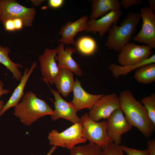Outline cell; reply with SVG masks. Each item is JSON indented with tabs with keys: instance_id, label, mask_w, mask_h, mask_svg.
Here are the masks:
<instances>
[{
	"instance_id": "9",
	"label": "cell",
	"mask_w": 155,
	"mask_h": 155,
	"mask_svg": "<svg viewBox=\"0 0 155 155\" xmlns=\"http://www.w3.org/2000/svg\"><path fill=\"white\" fill-rule=\"evenodd\" d=\"M121 109L119 96L115 93L103 96L90 109L88 114L94 121L98 122L108 119L116 110Z\"/></svg>"
},
{
	"instance_id": "26",
	"label": "cell",
	"mask_w": 155,
	"mask_h": 155,
	"mask_svg": "<svg viewBox=\"0 0 155 155\" xmlns=\"http://www.w3.org/2000/svg\"><path fill=\"white\" fill-rule=\"evenodd\" d=\"M104 155H125L120 145L111 142L103 149Z\"/></svg>"
},
{
	"instance_id": "23",
	"label": "cell",
	"mask_w": 155,
	"mask_h": 155,
	"mask_svg": "<svg viewBox=\"0 0 155 155\" xmlns=\"http://www.w3.org/2000/svg\"><path fill=\"white\" fill-rule=\"evenodd\" d=\"M75 45L80 53L86 55H92L97 48L96 40L88 36H83L79 38L75 42Z\"/></svg>"
},
{
	"instance_id": "24",
	"label": "cell",
	"mask_w": 155,
	"mask_h": 155,
	"mask_svg": "<svg viewBox=\"0 0 155 155\" xmlns=\"http://www.w3.org/2000/svg\"><path fill=\"white\" fill-rule=\"evenodd\" d=\"M69 155H104L103 149L97 145L90 143L76 146L70 150Z\"/></svg>"
},
{
	"instance_id": "19",
	"label": "cell",
	"mask_w": 155,
	"mask_h": 155,
	"mask_svg": "<svg viewBox=\"0 0 155 155\" xmlns=\"http://www.w3.org/2000/svg\"><path fill=\"white\" fill-rule=\"evenodd\" d=\"M54 83L59 93L65 97H67L72 91L74 85L73 72L66 69H60Z\"/></svg>"
},
{
	"instance_id": "2",
	"label": "cell",
	"mask_w": 155,
	"mask_h": 155,
	"mask_svg": "<svg viewBox=\"0 0 155 155\" xmlns=\"http://www.w3.org/2000/svg\"><path fill=\"white\" fill-rule=\"evenodd\" d=\"M53 112L45 100L29 91L24 94L22 101L15 107L14 114L23 124L29 126L42 117L51 115Z\"/></svg>"
},
{
	"instance_id": "25",
	"label": "cell",
	"mask_w": 155,
	"mask_h": 155,
	"mask_svg": "<svg viewBox=\"0 0 155 155\" xmlns=\"http://www.w3.org/2000/svg\"><path fill=\"white\" fill-rule=\"evenodd\" d=\"M141 102L147 111L151 123L155 127V94L142 98Z\"/></svg>"
},
{
	"instance_id": "5",
	"label": "cell",
	"mask_w": 155,
	"mask_h": 155,
	"mask_svg": "<svg viewBox=\"0 0 155 155\" xmlns=\"http://www.w3.org/2000/svg\"><path fill=\"white\" fill-rule=\"evenodd\" d=\"M48 138L51 145L69 150L87 141L83 137L81 123L73 124L61 132L53 129L49 133Z\"/></svg>"
},
{
	"instance_id": "16",
	"label": "cell",
	"mask_w": 155,
	"mask_h": 155,
	"mask_svg": "<svg viewBox=\"0 0 155 155\" xmlns=\"http://www.w3.org/2000/svg\"><path fill=\"white\" fill-rule=\"evenodd\" d=\"M57 55L55 60L58 61V66L59 69H66L74 73L78 76L82 75V72L78 64L72 58V55L74 53L75 49L72 47L64 49V44L60 43L57 48Z\"/></svg>"
},
{
	"instance_id": "21",
	"label": "cell",
	"mask_w": 155,
	"mask_h": 155,
	"mask_svg": "<svg viewBox=\"0 0 155 155\" xmlns=\"http://www.w3.org/2000/svg\"><path fill=\"white\" fill-rule=\"evenodd\" d=\"M155 63V54L138 64L131 65L122 66L112 63L109 66V69L113 77L117 78L122 75H125L131 71L137 69L144 65Z\"/></svg>"
},
{
	"instance_id": "22",
	"label": "cell",
	"mask_w": 155,
	"mask_h": 155,
	"mask_svg": "<svg viewBox=\"0 0 155 155\" xmlns=\"http://www.w3.org/2000/svg\"><path fill=\"white\" fill-rule=\"evenodd\" d=\"M133 77L138 82L149 84L155 82V63L144 65L135 71Z\"/></svg>"
},
{
	"instance_id": "30",
	"label": "cell",
	"mask_w": 155,
	"mask_h": 155,
	"mask_svg": "<svg viewBox=\"0 0 155 155\" xmlns=\"http://www.w3.org/2000/svg\"><path fill=\"white\" fill-rule=\"evenodd\" d=\"M147 155H155V140L152 139L147 141Z\"/></svg>"
},
{
	"instance_id": "1",
	"label": "cell",
	"mask_w": 155,
	"mask_h": 155,
	"mask_svg": "<svg viewBox=\"0 0 155 155\" xmlns=\"http://www.w3.org/2000/svg\"><path fill=\"white\" fill-rule=\"evenodd\" d=\"M121 109L132 126L149 138L155 130L147 111L141 102L136 100L129 90L122 91L119 96Z\"/></svg>"
},
{
	"instance_id": "20",
	"label": "cell",
	"mask_w": 155,
	"mask_h": 155,
	"mask_svg": "<svg viewBox=\"0 0 155 155\" xmlns=\"http://www.w3.org/2000/svg\"><path fill=\"white\" fill-rule=\"evenodd\" d=\"M10 49L7 47L0 45V63L3 64L13 74V77L17 81L20 80L22 75L19 68L23 67L22 65L13 62L8 56Z\"/></svg>"
},
{
	"instance_id": "15",
	"label": "cell",
	"mask_w": 155,
	"mask_h": 155,
	"mask_svg": "<svg viewBox=\"0 0 155 155\" xmlns=\"http://www.w3.org/2000/svg\"><path fill=\"white\" fill-rule=\"evenodd\" d=\"M88 19V16L85 15L74 22H68L61 27L59 33L61 37L58 41L67 45H75L74 38L76 34L86 31Z\"/></svg>"
},
{
	"instance_id": "36",
	"label": "cell",
	"mask_w": 155,
	"mask_h": 155,
	"mask_svg": "<svg viewBox=\"0 0 155 155\" xmlns=\"http://www.w3.org/2000/svg\"><path fill=\"white\" fill-rule=\"evenodd\" d=\"M33 4L36 6H38L42 2L44 1V0H31Z\"/></svg>"
},
{
	"instance_id": "33",
	"label": "cell",
	"mask_w": 155,
	"mask_h": 155,
	"mask_svg": "<svg viewBox=\"0 0 155 155\" xmlns=\"http://www.w3.org/2000/svg\"><path fill=\"white\" fill-rule=\"evenodd\" d=\"M13 19L16 30H20L24 26L22 21L19 18H15Z\"/></svg>"
},
{
	"instance_id": "37",
	"label": "cell",
	"mask_w": 155,
	"mask_h": 155,
	"mask_svg": "<svg viewBox=\"0 0 155 155\" xmlns=\"http://www.w3.org/2000/svg\"><path fill=\"white\" fill-rule=\"evenodd\" d=\"M2 20V13L1 8L0 6V23L1 22Z\"/></svg>"
},
{
	"instance_id": "3",
	"label": "cell",
	"mask_w": 155,
	"mask_h": 155,
	"mask_svg": "<svg viewBox=\"0 0 155 155\" xmlns=\"http://www.w3.org/2000/svg\"><path fill=\"white\" fill-rule=\"evenodd\" d=\"M141 19L138 11L129 12L120 25L113 24L108 31L105 45L109 50L119 52L129 42Z\"/></svg>"
},
{
	"instance_id": "6",
	"label": "cell",
	"mask_w": 155,
	"mask_h": 155,
	"mask_svg": "<svg viewBox=\"0 0 155 155\" xmlns=\"http://www.w3.org/2000/svg\"><path fill=\"white\" fill-rule=\"evenodd\" d=\"M2 20L19 18L23 21L24 26L29 27L32 25L36 15L34 8H28L14 0H0Z\"/></svg>"
},
{
	"instance_id": "17",
	"label": "cell",
	"mask_w": 155,
	"mask_h": 155,
	"mask_svg": "<svg viewBox=\"0 0 155 155\" xmlns=\"http://www.w3.org/2000/svg\"><path fill=\"white\" fill-rule=\"evenodd\" d=\"M36 66V62H34L29 70L28 68H25L19 84L16 88L9 99L3 107L0 113V117L8 109L12 107H15L19 103L24 95V92L26 84Z\"/></svg>"
},
{
	"instance_id": "35",
	"label": "cell",
	"mask_w": 155,
	"mask_h": 155,
	"mask_svg": "<svg viewBox=\"0 0 155 155\" xmlns=\"http://www.w3.org/2000/svg\"><path fill=\"white\" fill-rule=\"evenodd\" d=\"M57 148V147L55 146H53L46 155H52L56 150ZM32 155H34L32 154Z\"/></svg>"
},
{
	"instance_id": "18",
	"label": "cell",
	"mask_w": 155,
	"mask_h": 155,
	"mask_svg": "<svg viewBox=\"0 0 155 155\" xmlns=\"http://www.w3.org/2000/svg\"><path fill=\"white\" fill-rule=\"evenodd\" d=\"M91 12L90 18L97 19L110 11L120 9V2L118 0H92Z\"/></svg>"
},
{
	"instance_id": "13",
	"label": "cell",
	"mask_w": 155,
	"mask_h": 155,
	"mask_svg": "<svg viewBox=\"0 0 155 155\" xmlns=\"http://www.w3.org/2000/svg\"><path fill=\"white\" fill-rule=\"evenodd\" d=\"M121 9L111 11L98 19H91L87 22L86 31L98 33L102 37L109 30L113 24H117L122 16Z\"/></svg>"
},
{
	"instance_id": "29",
	"label": "cell",
	"mask_w": 155,
	"mask_h": 155,
	"mask_svg": "<svg viewBox=\"0 0 155 155\" xmlns=\"http://www.w3.org/2000/svg\"><path fill=\"white\" fill-rule=\"evenodd\" d=\"M6 30L12 32L16 30L13 19H9L1 21Z\"/></svg>"
},
{
	"instance_id": "14",
	"label": "cell",
	"mask_w": 155,
	"mask_h": 155,
	"mask_svg": "<svg viewBox=\"0 0 155 155\" xmlns=\"http://www.w3.org/2000/svg\"><path fill=\"white\" fill-rule=\"evenodd\" d=\"M73 96L71 102L77 111L84 108L90 109L95 103L103 95L93 94L84 90L81 86V82L76 79L73 89Z\"/></svg>"
},
{
	"instance_id": "4",
	"label": "cell",
	"mask_w": 155,
	"mask_h": 155,
	"mask_svg": "<svg viewBox=\"0 0 155 155\" xmlns=\"http://www.w3.org/2000/svg\"><path fill=\"white\" fill-rule=\"evenodd\" d=\"M80 119L83 137L90 143L95 144L103 149L109 143L113 142L107 134V121H95L86 113Z\"/></svg>"
},
{
	"instance_id": "27",
	"label": "cell",
	"mask_w": 155,
	"mask_h": 155,
	"mask_svg": "<svg viewBox=\"0 0 155 155\" xmlns=\"http://www.w3.org/2000/svg\"><path fill=\"white\" fill-rule=\"evenodd\" d=\"M121 149L127 155H147L146 150H140L130 148L126 146L120 145Z\"/></svg>"
},
{
	"instance_id": "28",
	"label": "cell",
	"mask_w": 155,
	"mask_h": 155,
	"mask_svg": "<svg viewBox=\"0 0 155 155\" xmlns=\"http://www.w3.org/2000/svg\"><path fill=\"white\" fill-rule=\"evenodd\" d=\"M143 2L142 0H122L120 3L121 7L127 9L131 6L140 4Z\"/></svg>"
},
{
	"instance_id": "34",
	"label": "cell",
	"mask_w": 155,
	"mask_h": 155,
	"mask_svg": "<svg viewBox=\"0 0 155 155\" xmlns=\"http://www.w3.org/2000/svg\"><path fill=\"white\" fill-rule=\"evenodd\" d=\"M148 2L149 5V7L154 12H155V0H148Z\"/></svg>"
},
{
	"instance_id": "8",
	"label": "cell",
	"mask_w": 155,
	"mask_h": 155,
	"mask_svg": "<svg viewBox=\"0 0 155 155\" xmlns=\"http://www.w3.org/2000/svg\"><path fill=\"white\" fill-rule=\"evenodd\" d=\"M152 48L146 45L133 43L126 44L118 55V62L122 66L135 64L149 58L152 54Z\"/></svg>"
},
{
	"instance_id": "11",
	"label": "cell",
	"mask_w": 155,
	"mask_h": 155,
	"mask_svg": "<svg viewBox=\"0 0 155 155\" xmlns=\"http://www.w3.org/2000/svg\"><path fill=\"white\" fill-rule=\"evenodd\" d=\"M57 53V48H46L43 53L38 58L42 79L47 83L54 84L59 73L60 69L55 59Z\"/></svg>"
},
{
	"instance_id": "12",
	"label": "cell",
	"mask_w": 155,
	"mask_h": 155,
	"mask_svg": "<svg viewBox=\"0 0 155 155\" xmlns=\"http://www.w3.org/2000/svg\"><path fill=\"white\" fill-rule=\"evenodd\" d=\"M51 91L55 98V110L51 115V118L55 121L61 118L69 121L73 124L80 123V119L77 115V111L70 102L63 99L59 92L52 89Z\"/></svg>"
},
{
	"instance_id": "7",
	"label": "cell",
	"mask_w": 155,
	"mask_h": 155,
	"mask_svg": "<svg viewBox=\"0 0 155 155\" xmlns=\"http://www.w3.org/2000/svg\"><path fill=\"white\" fill-rule=\"evenodd\" d=\"M143 23L139 32L133 40L144 43L152 49L155 48V14L148 7L142 8L140 12Z\"/></svg>"
},
{
	"instance_id": "10",
	"label": "cell",
	"mask_w": 155,
	"mask_h": 155,
	"mask_svg": "<svg viewBox=\"0 0 155 155\" xmlns=\"http://www.w3.org/2000/svg\"><path fill=\"white\" fill-rule=\"evenodd\" d=\"M106 131L108 137L115 143L120 145L122 136L133 127L125 117L121 109L115 111L107 121Z\"/></svg>"
},
{
	"instance_id": "31",
	"label": "cell",
	"mask_w": 155,
	"mask_h": 155,
	"mask_svg": "<svg viewBox=\"0 0 155 155\" xmlns=\"http://www.w3.org/2000/svg\"><path fill=\"white\" fill-rule=\"evenodd\" d=\"M3 82L0 80V98L2 95L8 94L10 92L9 90L4 89L3 88ZM5 105L4 101L0 100V113Z\"/></svg>"
},
{
	"instance_id": "32",
	"label": "cell",
	"mask_w": 155,
	"mask_h": 155,
	"mask_svg": "<svg viewBox=\"0 0 155 155\" xmlns=\"http://www.w3.org/2000/svg\"><path fill=\"white\" fill-rule=\"evenodd\" d=\"M64 2L63 0H49L48 3L51 7L53 8H58L62 6Z\"/></svg>"
}]
</instances>
